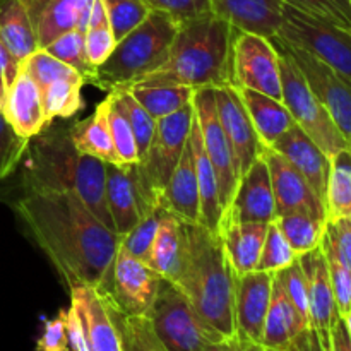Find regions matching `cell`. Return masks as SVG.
<instances>
[{"instance_id": "1", "label": "cell", "mask_w": 351, "mask_h": 351, "mask_svg": "<svg viewBox=\"0 0 351 351\" xmlns=\"http://www.w3.org/2000/svg\"><path fill=\"white\" fill-rule=\"evenodd\" d=\"M14 209L69 290L101 287L120 235L99 221L74 192H26Z\"/></svg>"}, {"instance_id": "2", "label": "cell", "mask_w": 351, "mask_h": 351, "mask_svg": "<svg viewBox=\"0 0 351 351\" xmlns=\"http://www.w3.org/2000/svg\"><path fill=\"white\" fill-rule=\"evenodd\" d=\"M23 184L26 192H74L86 208L115 232L106 206V163L79 153L71 141L69 127L50 125L29 139L23 160Z\"/></svg>"}, {"instance_id": "3", "label": "cell", "mask_w": 351, "mask_h": 351, "mask_svg": "<svg viewBox=\"0 0 351 351\" xmlns=\"http://www.w3.org/2000/svg\"><path fill=\"white\" fill-rule=\"evenodd\" d=\"M187 245L177 285L202 321L221 338L237 335L235 273L228 263L221 237L201 223H185Z\"/></svg>"}, {"instance_id": "4", "label": "cell", "mask_w": 351, "mask_h": 351, "mask_svg": "<svg viewBox=\"0 0 351 351\" xmlns=\"http://www.w3.org/2000/svg\"><path fill=\"white\" fill-rule=\"evenodd\" d=\"M233 36L235 29L213 12L180 24L168 60L136 84L192 89L232 84Z\"/></svg>"}, {"instance_id": "5", "label": "cell", "mask_w": 351, "mask_h": 351, "mask_svg": "<svg viewBox=\"0 0 351 351\" xmlns=\"http://www.w3.org/2000/svg\"><path fill=\"white\" fill-rule=\"evenodd\" d=\"M178 24L167 14H147L146 19L117 41L115 50L96 69L93 86L112 91L125 89L158 71L170 57Z\"/></svg>"}, {"instance_id": "6", "label": "cell", "mask_w": 351, "mask_h": 351, "mask_svg": "<svg viewBox=\"0 0 351 351\" xmlns=\"http://www.w3.org/2000/svg\"><path fill=\"white\" fill-rule=\"evenodd\" d=\"M194 122V105L156 120V130L146 153L136 165H129L139 202L141 218L160 208L168 180L180 161Z\"/></svg>"}, {"instance_id": "7", "label": "cell", "mask_w": 351, "mask_h": 351, "mask_svg": "<svg viewBox=\"0 0 351 351\" xmlns=\"http://www.w3.org/2000/svg\"><path fill=\"white\" fill-rule=\"evenodd\" d=\"M274 47L280 51V71H281V93L283 103L290 112L291 119L298 127L328 154L329 158L343 149H350L348 143L339 132L336 123L326 106L319 101L317 96L308 86L300 69L293 62V58L283 50L274 38H271Z\"/></svg>"}, {"instance_id": "8", "label": "cell", "mask_w": 351, "mask_h": 351, "mask_svg": "<svg viewBox=\"0 0 351 351\" xmlns=\"http://www.w3.org/2000/svg\"><path fill=\"white\" fill-rule=\"evenodd\" d=\"M147 317L167 351H201L225 339L202 321L187 295L163 278Z\"/></svg>"}, {"instance_id": "9", "label": "cell", "mask_w": 351, "mask_h": 351, "mask_svg": "<svg viewBox=\"0 0 351 351\" xmlns=\"http://www.w3.org/2000/svg\"><path fill=\"white\" fill-rule=\"evenodd\" d=\"M276 38L308 51L351 82V31L285 5L283 24Z\"/></svg>"}, {"instance_id": "10", "label": "cell", "mask_w": 351, "mask_h": 351, "mask_svg": "<svg viewBox=\"0 0 351 351\" xmlns=\"http://www.w3.org/2000/svg\"><path fill=\"white\" fill-rule=\"evenodd\" d=\"M232 84L283 101L280 51L273 40L235 29L232 45Z\"/></svg>"}, {"instance_id": "11", "label": "cell", "mask_w": 351, "mask_h": 351, "mask_svg": "<svg viewBox=\"0 0 351 351\" xmlns=\"http://www.w3.org/2000/svg\"><path fill=\"white\" fill-rule=\"evenodd\" d=\"M160 283L161 276L156 271L119 247L108 276L96 290L103 291L123 314L147 315Z\"/></svg>"}, {"instance_id": "12", "label": "cell", "mask_w": 351, "mask_h": 351, "mask_svg": "<svg viewBox=\"0 0 351 351\" xmlns=\"http://www.w3.org/2000/svg\"><path fill=\"white\" fill-rule=\"evenodd\" d=\"M192 105H194V115L199 123V130H201L202 146H204L206 154H208L209 161L215 168L216 178H218L219 202H221V209L225 213L235 194L239 173H237V161L233 156L232 146H230L228 137L219 122L213 88L195 89Z\"/></svg>"}, {"instance_id": "13", "label": "cell", "mask_w": 351, "mask_h": 351, "mask_svg": "<svg viewBox=\"0 0 351 351\" xmlns=\"http://www.w3.org/2000/svg\"><path fill=\"white\" fill-rule=\"evenodd\" d=\"M274 40L293 58L297 67L307 79L314 95L326 106L332 122L336 123L339 132L346 139L351 151V82L336 74L329 65H326L324 62L315 58L308 51L287 45L276 36Z\"/></svg>"}, {"instance_id": "14", "label": "cell", "mask_w": 351, "mask_h": 351, "mask_svg": "<svg viewBox=\"0 0 351 351\" xmlns=\"http://www.w3.org/2000/svg\"><path fill=\"white\" fill-rule=\"evenodd\" d=\"M213 93H215L219 122H221L223 130L232 146L233 156L237 161V173L240 178L249 170L250 165L263 154L266 147L263 146L256 129H254L252 120H250L245 105L239 95V89L233 84H226L213 88Z\"/></svg>"}, {"instance_id": "15", "label": "cell", "mask_w": 351, "mask_h": 351, "mask_svg": "<svg viewBox=\"0 0 351 351\" xmlns=\"http://www.w3.org/2000/svg\"><path fill=\"white\" fill-rule=\"evenodd\" d=\"M276 219L273 185H271L269 168L261 154L249 167V170L239 178L235 194L228 208L223 213L221 221L239 223H266Z\"/></svg>"}, {"instance_id": "16", "label": "cell", "mask_w": 351, "mask_h": 351, "mask_svg": "<svg viewBox=\"0 0 351 351\" xmlns=\"http://www.w3.org/2000/svg\"><path fill=\"white\" fill-rule=\"evenodd\" d=\"M263 156L269 168L276 218L288 213H308L326 219L324 204L312 191L308 182L302 177L300 171L273 147H266Z\"/></svg>"}, {"instance_id": "17", "label": "cell", "mask_w": 351, "mask_h": 351, "mask_svg": "<svg viewBox=\"0 0 351 351\" xmlns=\"http://www.w3.org/2000/svg\"><path fill=\"white\" fill-rule=\"evenodd\" d=\"M300 266L305 274V283H307V297H308V324L312 331L321 339L324 350L329 345V335L341 317L335 302L331 280H329L328 263H326L324 252L321 245L317 249L305 252L298 257Z\"/></svg>"}, {"instance_id": "18", "label": "cell", "mask_w": 351, "mask_h": 351, "mask_svg": "<svg viewBox=\"0 0 351 351\" xmlns=\"http://www.w3.org/2000/svg\"><path fill=\"white\" fill-rule=\"evenodd\" d=\"M273 285L274 273L267 271L235 274V322L237 335L242 339L261 343Z\"/></svg>"}, {"instance_id": "19", "label": "cell", "mask_w": 351, "mask_h": 351, "mask_svg": "<svg viewBox=\"0 0 351 351\" xmlns=\"http://www.w3.org/2000/svg\"><path fill=\"white\" fill-rule=\"evenodd\" d=\"M33 24L38 48L71 29L86 33L93 0H21Z\"/></svg>"}, {"instance_id": "20", "label": "cell", "mask_w": 351, "mask_h": 351, "mask_svg": "<svg viewBox=\"0 0 351 351\" xmlns=\"http://www.w3.org/2000/svg\"><path fill=\"white\" fill-rule=\"evenodd\" d=\"M211 10L240 33L274 38L283 24L281 0H209Z\"/></svg>"}, {"instance_id": "21", "label": "cell", "mask_w": 351, "mask_h": 351, "mask_svg": "<svg viewBox=\"0 0 351 351\" xmlns=\"http://www.w3.org/2000/svg\"><path fill=\"white\" fill-rule=\"evenodd\" d=\"M273 149L287 158L300 171L302 177L308 182L312 191L324 204L326 187H328L329 170H331V158L297 123H293L273 144Z\"/></svg>"}, {"instance_id": "22", "label": "cell", "mask_w": 351, "mask_h": 351, "mask_svg": "<svg viewBox=\"0 0 351 351\" xmlns=\"http://www.w3.org/2000/svg\"><path fill=\"white\" fill-rule=\"evenodd\" d=\"M71 305L81 317L89 351H123L119 328L96 288H71Z\"/></svg>"}, {"instance_id": "23", "label": "cell", "mask_w": 351, "mask_h": 351, "mask_svg": "<svg viewBox=\"0 0 351 351\" xmlns=\"http://www.w3.org/2000/svg\"><path fill=\"white\" fill-rule=\"evenodd\" d=\"M2 112L17 136L23 139H33L48 127L40 88L23 67L7 91Z\"/></svg>"}, {"instance_id": "24", "label": "cell", "mask_w": 351, "mask_h": 351, "mask_svg": "<svg viewBox=\"0 0 351 351\" xmlns=\"http://www.w3.org/2000/svg\"><path fill=\"white\" fill-rule=\"evenodd\" d=\"M161 208L185 223H201L197 171H195L191 137L187 139L180 161L168 180L165 194L161 197Z\"/></svg>"}, {"instance_id": "25", "label": "cell", "mask_w": 351, "mask_h": 351, "mask_svg": "<svg viewBox=\"0 0 351 351\" xmlns=\"http://www.w3.org/2000/svg\"><path fill=\"white\" fill-rule=\"evenodd\" d=\"M185 245H187L185 221L165 211L146 264L163 280L177 283L184 267Z\"/></svg>"}, {"instance_id": "26", "label": "cell", "mask_w": 351, "mask_h": 351, "mask_svg": "<svg viewBox=\"0 0 351 351\" xmlns=\"http://www.w3.org/2000/svg\"><path fill=\"white\" fill-rule=\"evenodd\" d=\"M266 223H219V237L228 263L237 276L257 269L267 232Z\"/></svg>"}, {"instance_id": "27", "label": "cell", "mask_w": 351, "mask_h": 351, "mask_svg": "<svg viewBox=\"0 0 351 351\" xmlns=\"http://www.w3.org/2000/svg\"><path fill=\"white\" fill-rule=\"evenodd\" d=\"M308 324L302 319L295 305L285 293L280 280L274 274L273 295H271V304L267 308L266 321H264L263 338L261 345L266 350H290L291 343L295 341L298 335L307 331Z\"/></svg>"}, {"instance_id": "28", "label": "cell", "mask_w": 351, "mask_h": 351, "mask_svg": "<svg viewBox=\"0 0 351 351\" xmlns=\"http://www.w3.org/2000/svg\"><path fill=\"white\" fill-rule=\"evenodd\" d=\"M105 195L115 233L120 237L127 235L141 219L139 202L129 165L106 163Z\"/></svg>"}, {"instance_id": "29", "label": "cell", "mask_w": 351, "mask_h": 351, "mask_svg": "<svg viewBox=\"0 0 351 351\" xmlns=\"http://www.w3.org/2000/svg\"><path fill=\"white\" fill-rule=\"evenodd\" d=\"M0 45L17 71L38 50L33 24L21 0H0Z\"/></svg>"}, {"instance_id": "30", "label": "cell", "mask_w": 351, "mask_h": 351, "mask_svg": "<svg viewBox=\"0 0 351 351\" xmlns=\"http://www.w3.org/2000/svg\"><path fill=\"white\" fill-rule=\"evenodd\" d=\"M237 88V86H235ZM239 95L245 105L252 125L259 136L264 147H273V144L295 123L290 112L283 101L252 91V89L237 88Z\"/></svg>"}, {"instance_id": "31", "label": "cell", "mask_w": 351, "mask_h": 351, "mask_svg": "<svg viewBox=\"0 0 351 351\" xmlns=\"http://www.w3.org/2000/svg\"><path fill=\"white\" fill-rule=\"evenodd\" d=\"M191 144L194 151L195 171H197V185H199V209H201V225L206 226L211 232H218L219 223L223 218L221 202H219V185L216 178L215 168L206 154L202 146V136L199 130V123L195 120L192 122L191 129Z\"/></svg>"}, {"instance_id": "32", "label": "cell", "mask_w": 351, "mask_h": 351, "mask_svg": "<svg viewBox=\"0 0 351 351\" xmlns=\"http://www.w3.org/2000/svg\"><path fill=\"white\" fill-rule=\"evenodd\" d=\"M69 134L79 153L95 156L105 163L120 165L115 147H113L112 134H110L108 99L106 98L96 106L91 117L69 125Z\"/></svg>"}, {"instance_id": "33", "label": "cell", "mask_w": 351, "mask_h": 351, "mask_svg": "<svg viewBox=\"0 0 351 351\" xmlns=\"http://www.w3.org/2000/svg\"><path fill=\"white\" fill-rule=\"evenodd\" d=\"M326 223L351 218V151L343 149L331 158L324 197Z\"/></svg>"}, {"instance_id": "34", "label": "cell", "mask_w": 351, "mask_h": 351, "mask_svg": "<svg viewBox=\"0 0 351 351\" xmlns=\"http://www.w3.org/2000/svg\"><path fill=\"white\" fill-rule=\"evenodd\" d=\"M129 89L130 95L147 110L154 120L165 119L178 110L191 105L195 89L189 86H144L134 84Z\"/></svg>"}, {"instance_id": "35", "label": "cell", "mask_w": 351, "mask_h": 351, "mask_svg": "<svg viewBox=\"0 0 351 351\" xmlns=\"http://www.w3.org/2000/svg\"><path fill=\"white\" fill-rule=\"evenodd\" d=\"M84 84V77L79 75L72 79H58L40 88L45 119L48 125L55 119H71L79 110L84 108V99H82Z\"/></svg>"}, {"instance_id": "36", "label": "cell", "mask_w": 351, "mask_h": 351, "mask_svg": "<svg viewBox=\"0 0 351 351\" xmlns=\"http://www.w3.org/2000/svg\"><path fill=\"white\" fill-rule=\"evenodd\" d=\"M99 291V290H98ZM119 328L123 351H167L158 339L147 315H127L115 307L112 300L103 291H99Z\"/></svg>"}, {"instance_id": "37", "label": "cell", "mask_w": 351, "mask_h": 351, "mask_svg": "<svg viewBox=\"0 0 351 351\" xmlns=\"http://www.w3.org/2000/svg\"><path fill=\"white\" fill-rule=\"evenodd\" d=\"M274 221L298 257L317 249L326 232V219L308 213H288Z\"/></svg>"}, {"instance_id": "38", "label": "cell", "mask_w": 351, "mask_h": 351, "mask_svg": "<svg viewBox=\"0 0 351 351\" xmlns=\"http://www.w3.org/2000/svg\"><path fill=\"white\" fill-rule=\"evenodd\" d=\"M84 36L86 33H82V31L71 29L67 33L60 34L58 38H55L43 50H47L48 53L53 55L55 58H58L64 64L71 65L72 69H75L84 77L86 84L93 86L96 69L89 64L88 57H86Z\"/></svg>"}, {"instance_id": "39", "label": "cell", "mask_w": 351, "mask_h": 351, "mask_svg": "<svg viewBox=\"0 0 351 351\" xmlns=\"http://www.w3.org/2000/svg\"><path fill=\"white\" fill-rule=\"evenodd\" d=\"M106 99H108L110 134H112L117 158H119L120 165H136L139 161V151H137V143L136 137H134L132 127H130L115 93L108 91Z\"/></svg>"}, {"instance_id": "40", "label": "cell", "mask_w": 351, "mask_h": 351, "mask_svg": "<svg viewBox=\"0 0 351 351\" xmlns=\"http://www.w3.org/2000/svg\"><path fill=\"white\" fill-rule=\"evenodd\" d=\"M117 95L120 106H122L123 113H125L127 120H129L130 127L134 130V137L137 143V151H139V158L146 153L147 146H149L151 139L156 130V120L147 113V110L130 95L129 89H112Z\"/></svg>"}, {"instance_id": "41", "label": "cell", "mask_w": 351, "mask_h": 351, "mask_svg": "<svg viewBox=\"0 0 351 351\" xmlns=\"http://www.w3.org/2000/svg\"><path fill=\"white\" fill-rule=\"evenodd\" d=\"M165 211H167V209L160 206V208L153 209V211H149L147 215H144L143 218L139 219V223H137L127 235L120 237V247L125 249L130 256L137 257V259H141L143 263H146Z\"/></svg>"}, {"instance_id": "42", "label": "cell", "mask_w": 351, "mask_h": 351, "mask_svg": "<svg viewBox=\"0 0 351 351\" xmlns=\"http://www.w3.org/2000/svg\"><path fill=\"white\" fill-rule=\"evenodd\" d=\"M298 259L295 250L285 239L281 230L278 228L276 221H271L267 226L266 239H264L263 250H261L257 271H267V273H278Z\"/></svg>"}, {"instance_id": "43", "label": "cell", "mask_w": 351, "mask_h": 351, "mask_svg": "<svg viewBox=\"0 0 351 351\" xmlns=\"http://www.w3.org/2000/svg\"><path fill=\"white\" fill-rule=\"evenodd\" d=\"M103 3L108 16L110 29L117 41L139 26L151 12L143 0H103Z\"/></svg>"}, {"instance_id": "44", "label": "cell", "mask_w": 351, "mask_h": 351, "mask_svg": "<svg viewBox=\"0 0 351 351\" xmlns=\"http://www.w3.org/2000/svg\"><path fill=\"white\" fill-rule=\"evenodd\" d=\"M21 67L31 75L38 88H43V86L58 81V79H72L81 75L75 69L55 58L43 48H38L33 55H29Z\"/></svg>"}, {"instance_id": "45", "label": "cell", "mask_w": 351, "mask_h": 351, "mask_svg": "<svg viewBox=\"0 0 351 351\" xmlns=\"http://www.w3.org/2000/svg\"><path fill=\"white\" fill-rule=\"evenodd\" d=\"M281 2L315 19L351 31L350 0H281Z\"/></svg>"}, {"instance_id": "46", "label": "cell", "mask_w": 351, "mask_h": 351, "mask_svg": "<svg viewBox=\"0 0 351 351\" xmlns=\"http://www.w3.org/2000/svg\"><path fill=\"white\" fill-rule=\"evenodd\" d=\"M321 249L324 252L326 263H328L329 280H331L336 307H338L339 315L345 317L351 308V271L339 261V257L336 256L331 245L326 242L324 237H322Z\"/></svg>"}, {"instance_id": "47", "label": "cell", "mask_w": 351, "mask_h": 351, "mask_svg": "<svg viewBox=\"0 0 351 351\" xmlns=\"http://www.w3.org/2000/svg\"><path fill=\"white\" fill-rule=\"evenodd\" d=\"M29 141L17 136L0 110V180L9 178L21 165Z\"/></svg>"}, {"instance_id": "48", "label": "cell", "mask_w": 351, "mask_h": 351, "mask_svg": "<svg viewBox=\"0 0 351 351\" xmlns=\"http://www.w3.org/2000/svg\"><path fill=\"white\" fill-rule=\"evenodd\" d=\"M143 2L153 12L167 14L178 26L213 12L209 0H143Z\"/></svg>"}, {"instance_id": "49", "label": "cell", "mask_w": 351, "mask_h": 351, "mask_svg": "<svg viewBox=\"0 0 351 351\" xmlns=\"http://www.w3.org/2000/svg\"><path fill=\"white\" fill-rule=\"evenodd\" d=\"M274 274H276V278L280 280L285 293L288 295V298H290L291 304L295 305L298 314H300L302 319L308 324L307 283H305V274L300 266V261L297 259L293 264H290L288 267H285V269L278 271V273ZM308 328H311V324H308Z\"/></svg>"}, {"instance_id": "50", "label": "cell", "mask_w": 351, "mask_h": 351, "mask_svg": "<svg viewBox=\"0 0 351 351\" xmlns=\"http://www.w3.org/2000/svg\"><path fill=\"white\" fill-rule=\"evenodd\" d=\"M84 43L86 57L95 69H98L117 47V40L110 26H99L86 31Z\"/></svg>"}, {"instance_id": "51", "label": "cell", "mask_w": 351, "mask_h": 351, "mask_svg": "<svg viewBox=\"0 0 351 351\" xmlns=\"http://www.w3.org/2000/svg\"><path fill=\"white\" fill-rule=\"evenodd\" d=\"M36 351H71L67 338V311L60 308L53 319H47L36 341Z\"/></svg>"}, {"instance_id": "52", "label": "cell", "mask_w": 351, "mask_h": 351, "mask_svg": "<svg viewBox=\"0 0 351 351\" xmlns=\"http://www.w3.org/2000/svg\"><path fill=\"white\" fill-rule=\"evenodd\" d=\"M324 240L331 245L339 261L351 271V218L326 223Z\"/></svg>"}, {"instance_id": "53", "label": "cell", "mask_w": 351, "mask_h": 351, "mask_svg": "<svg viewBox=\"0 0 351 351\" xmlns=\"http://www.w3.org/2000/svg\"><path fill=\"white\" fill-rule=\"evenodd\" d=\"M67 338L71 351H89L84 328L74 305L67 308Z\"/></svg>"}, {"instance_id": "54", "label": "cell", "mask_w": 351, "mask_h": 351, "mask_svg": "<svg viewBox=\"0 0 351 351\" xmlns=\"http://www.w3.org/2000/svg\"><path fill=\"white\" fill-rule=\"evenodd\" d=\"M17 72L19 71L14 67L7 51L3 50V47L0 45V110H3L7 91H9L10 84H12L14 79H16Z\"/></svg>"}, {"instance_id": "55", "label": "cell", "mask_w": 351, "mask_h": 351, "mask_svg": "<svg viewBox=\"0 0 351 351\" xmlns=\"http://www.w3.org/2000/svg\"><path fill=\"white\" fill-rule=\"evenodd\" d=\"M326 351H351V336L343 317H338V321L332 326Z\"/></svg>"}, {"instance_id": "56", "label": "cell", "mask_w": 351, "mask_h": 351, "mask_svg": "<svg viewBox=\"0 0 351 351\" xmlns=\"http://www.w3.org/2000/svg\"><path fill=\"white\" fill-rule=\"evenodd\" d=\"M288 351H326L324 346H322L321 339L315 335V331L312 329H307L302 335H298L295 338V341L291 343L290 350Z\"/></svg>"}, {"instance_id": "57", "label": "cell", "mask_w": 351, "mask_h": 351, "mask_svg": "<svg viewBox=\"0 0 351 351\" xmlns=\"http://www.w3.org/2000/svg\"><path fill=\"white\" fill-rule=\"evenodd\" d=\"M99 26H110L108 16H106V9L103 0H93L91 12H89V19H88V29H93V27H99Z\"/></svg>"}, {"instance_id": "58", "label": "cell", "mask_w": 351, "mask_h": 351, "mask_svg": "<svg viewBox=\"0 0 351 351\" xmlns=\"http://www.w3.org/2000/svg\"><path fill=\"white\" fill-rule=\"evenodd\" d=\"M201 351H242V339L239 338V335L232 336V338L219 339V341L209 343L208 346H204Z\"/></svg>"}, {"instance_id": "59", "label": "cell", "mask_w": 351, "mask_h": 351, "mask_svg": "<svg viewBox=\"0 0 351 351\" xmlns=\"http://www.w3.org/2000/svg\"><path fill=\"white\" fill-rule=\"evenodd\" d=\"M242 351H267V350L264 348L261 343H254V341H247V339H242Z\"/></svg>"}, {"instance_id": "60", "label": "cell", "mask_w": 351, "mask_h": 351, "mask_svg": "<svg viewBox=\"0 0 351 351\" xmlns=\"http://www.w3.org/2000/svg\"><path fill=\"white\" fill-rule=\"evenodd\" d=\"M343 319H345V324H346V328H348V332H350V336H351V308H350L348 314H346Z\"/></svg>"}, {"instance_id": "61", "label": "cell", "mask_w": 351, "mask_h": 351, "mask_svg": "<svg viewBox=\"0 0 351 351\" xmlns=\"http://www.w3.org/2000/svg\"><path fill=\"white\" fill-rule=\"evenodd\" d=\"M267 351H283V350H267Z\"/></svg>"}, {"instance_id": "62", "label": "cell", "mask_w": 351, "mask_h": 351, "mask_svg": "<svg viewBox=\"0 0 351 351\" xmlns=\"http://www.w3.org/2000/svg\"><path fill=\"white\" fill-rule=\"evenodd\" d=\"M350 3H351V0H350Z\"/></svg>"}]
</instances>
